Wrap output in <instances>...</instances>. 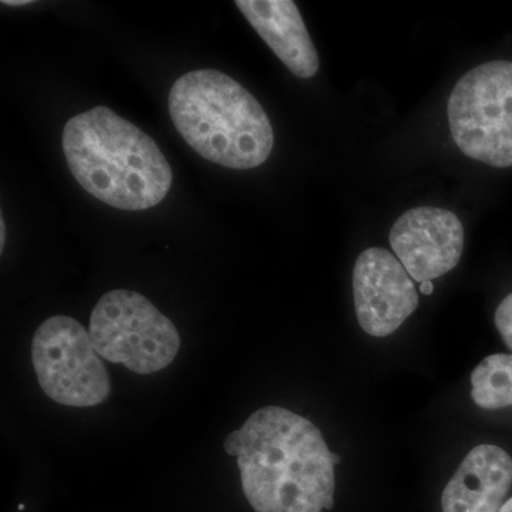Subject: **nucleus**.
Segmentation results:
<instances>
[{"mask_svg":"<svg viewBox=\"0 0 512 512\" xmlns=\"http://www.w3.org/2000/svg\"><path fill=\"white\" fill-rule=\"evenodd\" d=\"M168 109L178 133L205 160L234 170L271 156L274 128L251 93L227 74L195 70L171 87Z\"/></svg>","mask_w":512,"mask_h":512,"instance_id":"obj_3","label":"nucleus"},{"mask_svg":"<svg viewBox=\"0 0 512 512\" xmlns=\"http://www.w3.org/2000/svg\"><path fill=\"white\" fill-rule=\"evenodd\" d=\"M390 245L407 274L423 284L456 268L464 251L463 224L451 211L414 208L394 222Z\"/></svg>","mask_w":512,"mask_h":512,"instance_id":"obj_8","label":"nucleus"},{"mask_svg":"<svg viewBox=\"0 0 512 512\" xmlns=\"http://www.w3.org/2000/svg\"><path fill=\"white\" fill-rule=\"evenodd\" d=\"M458 148L491 167H512V62H488L464 74L448 97Z\"/></svg>","mask_w":512,"mask_h":512,"instance_id":"obj_4","label":"nucleus"},{"mask_svg":"<svg viewBox=\"0 0 512 512\" xmlns=\"http://www.w3.org/2000/svg\"><path fill=\"white\" fill-rule=\"evenodd\" d=\"M89 333L103 359L137 375L170 366L181 346L174 323L146 296L126 289L101 296L90 316Z\"/></svg>","mask_w":512,"mask_h":512,"instance_id":"obj_5","label":"nucleus"},{"mask_svg":"<svg viewBox=\"0 0 512 512\" xmlns=\"http://www.w3.org/2000/svg\"><path fill=\"white\" fill-rule=\"evenodd\" d=\"M235 5L292 74L311 79L318 73V52L295 2L237 0Z\"/></svg>","mask_w":512,"mask_h":512,"instance_id":"obj_10","label":"nucleus"},{"mask_svg":"<svg viewBox=\"0 0 512 512\" xmlns=\"http://www.w3.org/2000/svg\"><path fill=\"white\" fill-rule=\"evenodd\" d=\"M500 512H512V498L510 500L505 501L503 508H501Z\"/></svg>","mask_w":512,"mask_h":512,"instance_id":"obj_16","label":"nucleus"},{"mask_svg":"<svg viewBox=\"0 0 512 512\" xmlns=\"http://www.w3.org/2000/svg\"><path fill=\"white\" fill-rule=\"evenodd\" d=\"M494 320L505 345L512 350V293L500 303Z\"/></svg>","mask_w":512,"mask_h":512,"instance_id":"obj_12","label":"nucleus"},{"mask_svg":"<svg viewBox=\"0 0 512 512\" xmlns=\"http://www.w3.org/2000/svg\"><path fill=\"white\" fill-rule=\"evenodd\" d=\"M90 333L70 316L46 319L32 340V362L47 397L69 407H93L110 394V376Z\"/></svg>","mask_w":512,"mask_h":512,"instance_id":"obj_6","label":"nucleus"},{"mask_svg":"<svg viewBox=\"0 0 512 512\" xmlns=\"http://www.w3.org/2000/svg\"><path fill=\"white\" fill-rule=\"evenodd\" d=\"M5 238H6V229H5V220H0V249L5 248Z\"/></svg>","mask_w":512,"mask_h":512,"instance_id":"obj_14","label":"nucleus"},{"mask_svg":"<svg viewBox=\"0 0 512 512\" xmlns=\"http://www.w3.org/2000/svg\"><path fill=\"white\" fill-rule=\"evenodd\" d=\"M434 291V285L431 281L423 282V284H420V292L424 293V295H431Z\"/></svg>","mask_w":512,"mask_h":512,"instance_id":"obj_13","label":"nucleus"},{"mask_svg":"<svg viewBox=\"0 0 512 512\" xmlns=\"http://www.w3.org/2000/svg\"><path fill=\"white\" fill-rule=\"evenodd\" d=\"M62 141L77 183L110 207L148 210L173 184V170L156 141L107 107L67 121Z\"/></svg>","mask_w":512,"mask_h":512,"instance_id":"obj_2","label":"nucleus"},{"mask_svg":"<svg viewBox=\"0 0 512 512\" xmlns=\"http://www.w3.org/2000/svg\"><path fill=\"white\" fill-rule=\"evenodd\" d=\"M512 487L507 451L481 444L467 454L441 494L443 512H500Z\"/></svg>","mask_w":512,"mask_h":512,"instance_id":"obj_9","label":"nucleus"},{"mask_svg":"<svg viewBox=\"0 0 512 512\" xmlns=\"http://www.w3.org/2000/svg\"><path fill=\"white\" fill-rule=\"evenodd\" d=\"M353 295L360 328L375 338L392 335L419 306L412 276L383 248H369L357 256Z\"/></svg>","mask_w":512,"mask_h":512,"instance_id":"obj_7","label":"nucleus"},{"mask_svg":"<svg viewBox=\"0 0 512 512\" xmlns=\"http://www.w3.org/2000/svg\"><path fill=\"white\" fill-rule=\"evenodd\" d=\"M242 490L255 512H322L335 505L338 454L312 421L278 406L256 410L229 434Z\"/></svg>","mask_w":512,"mask_h":512,"instance_id":"obj_1","label":"nucleus"},{"mask_svg":"<svg viewBox=\"0 0 512 512\" xmlns=\"http://www.w3.org/2000/svg\"><path fill=\"white\" fill-rule=\"evenodd\" d=\"M474 403L485 410L512 406V355L497 353L485 357L471 373Z\"/></svg>","mask_w":512,"mask_h":512,"instance_id":"obj_11","label":"nucleus"},{"mask_svg":"<svg viewBox=\"0 0 512 512\" xmlns=\"http://www.w3.org/2000/svg\"><path fill=\"white\" fill-rule=\"evenodd\" d=\"M30 0H3L2 5L6 6H22V5H29Z\"/></svg>","mask_w":512,"mask_h":512,"instance_id":"obj_15","label":"nucleus"}]
</instances>
